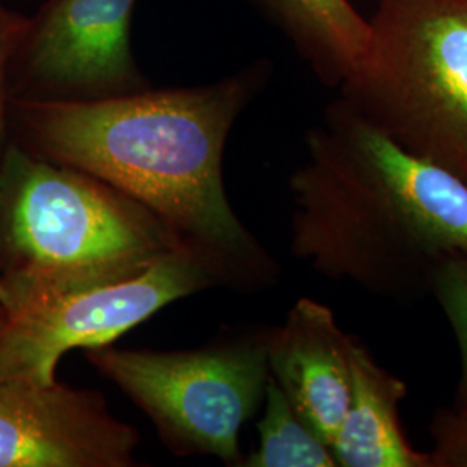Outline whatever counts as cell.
I'll return each instance as SVG.
<instances>
[{
	"mask_svg": "<svg viewBox=\"0 0 467 467\" xmlns=\"http://www.w3.org/2000/svg\"><path fill=\"white\" fill-rule=\"evenodd\" d=\"M267 61L218 82L99 99L11 98L9 130L35 156L82 170L139 201L217 268L264 289L279 265L234 212L222 177L235 119L268 82Z\"/></svg>",
	"mask_w": 467,
	"mask_h": 467,
	"instance_id": "6da1fadb",
	"label": "cell"
},
{
	"mask_svg": "<svg viewBox=\"0 0 467 467\" xmlns=\"http://www.w3.org/2000/svg\"><path fill=\"white\" fill-rule=\"evenodd\" d=\"M289 179L291 251L331 281L414 301L467 256V184L403 150L343 98L310 129Z\"/></svg>",
	"mask_w": 467,
	"mask_h": 467,
	"instance_id": "7a4b0ae2",
	"label": "cell"
},
{
	"mask_svg": "<svg viewBox=\"0 0 467 467\" xmlns=\"http://www.w3.org/2000/svg\"><path fill=\"white\" fill-rule=\"evenodd\" d=\"M189 246L144 204L16 142L0 158V277L40 285L111 281Z\"/></svg>",
	"mask_w": 467,
	"mask_h": 467,
	"instance_id": "3957f363",
	"label": "cell"
},
{
	"mask_svg": "<svg viewBox=\"0 0 467 467\" xmlns=\"http://www.w3.org/2000/svg\"><path fill=\"white\" fill-rule=\"evenodd\" d=\"M341 98L467 184V0H381Z\"/></svg>",
	"mask_w": 467,
	"mask_h": 467,
	"instance_id": "277c9868",
	"label": "cell"
},
{
	"mask_svg": "<svg viewBox=\"0 0 467 467\" xmlns=\"http://www.w3.org/2000/svg\"><path fill=\"white\" fill-rule=\"evenodd\" d=\"M215 284H223L217 268L191 246L130 275L84 285L0 277V383H52L67 351L111 345L170 303Z\"/></svg>",
	"mask_w": 467,
	"mask_h": 467,
	"instance_id": "5b68a950",
	"label": "cell"
},
{
	"mask_svg": "<svg viewBox=\"0 0 467 467\" xmlns=\"http://www.w3.org/2000/svg\"><path fill=\"white\" fill-rule=\"evenodd\" d=\"M152 420L170 451L241 466L239 434L265 399L268 331L200 350H85Z\"/></svg>",
	"mask_w": 467,
	"mask_h": 467,
	"instance_id": "8992f818",
	"label": "cell"
},
{
	"mask_svg": "<svg viewBox=\"0 0 467 467\" xmlns=\"http://www.w3.org/2000/svg\"><path fill=\"white\" fill-rule=\"evenodd\" d=\"M135 2L46 0L11 67V98L99 99L148 88L132 49Z\"/></svg>",
	"mask_w": 467,
	"mask_h": 467,
	"instance_id": "52a82bcc",
	"label": "cell"
},
{
	"mask_svg": "<svg viewBox=\"0 0 467 467\" xmlns=\"http://www.w3.org/2000/svg\"><path fill=\"white\" fill-rule=\"evenodd\" d=\"M139 431L96 389L0 383V467H132Z\"/></svg>",
	"mask_w": 467,
	"mask_h": 467,
	"instance_id": "ba28073f",
	"label": "cell"
},
{
	"mask_svg": "<svg viewBox=\"0 0 467 467\" xmlns=\"http://www.w3.org/2000/svg\"><path fill=\"white\" fill-rule=\"evenodd\" d=\"M351 334L333 310L296 301L283 326L268 331V368L285 397L331 447L350 401Z\"/></svg>",
	"mask_w": 467,
	"mask_h": 467,
	"instance_id": "9c48e42d",
	"label": "cell"
},
{
	"mask_svg": "<svg viewBox=\"0 0 467 467\" xmlns=\"http://www.w3.org/2000/svg\"><path fill=\"white\" fill-rule=\"evenodd\" d=\"M350 401L333 443L341 467H433L431 455L409 443L400 405L409 388L372 351L350 337Z\"/></svg>",
	"mask_w": 467,
	"mask_h": 467,
	"instance_id": "30bf717a",
	"label": "cell"
},
{
	"mask_svg": "<svg viewBox=\"0 0 467 467\" xmlns=\"http://www.w3.org/2000/svg\"><path fill=\"white\" fill-rule=\"evenodd\" d=\"M281 26L318 78L341 87L358 65L368 21L350 0H256Z\"/></svg>",
	"mask_w": 467,
	"mask_h": 467,
	"instance_id": "8fae6325",
	"label": "cell"
},
{
	"mask_svg": "<svg viewBox=\"0 0 467 467\" xmlns=\"http://www.w3.org/2000/svg\"><path fill=\"white\" fill-rule=\"evenodd\" d=\"M244 467H336L333 447L301 418L283 388L268 376L258 447L241 461Z\"/></svg>",
	"mask_w": 467,
	"mask_h": 467,
	"instance_id": "7c38bea8",
	"label": "cell"
},
{
	"mask_svg": "<svg viewBox=\"0 0 467 467\" xmlns=\"http://www.w3.org/2000/svg\"><path fill=\"white\" fill-rule=\"evenodd\" d=\"M430 296L443 310L461 353V379L453 405H467V256H451L438 265Z\"/></svg>",
	"mask_w": 467,
	"mask_h": 467,
	"instance_id": "4fadbf2b",
	"label": "cell"
},
{
	"mask_svg": "<svg viewBox=\"0 0 467 467\" xmlns=\"http://www.w3.org/2000/svg\"><path fill=\"white\" fill-rule=\"evenodd\" d=\"M28 30L30 16L11 11L0 4V158L9 144V75Z\"/></svg>",
	"mask_w": 467,
	"mask_h": 467,
	"instance_id": "5bb4252c",
	"label": "cell"
},
{
	"mask_svg": "<svg viewBox=\"0 0 467 467\" xmlns=\"http://www.w3.org/2000/svg\"><path fill=\"white\" fill-rule=\"evenodd\" d=\"M430 434L433 451H430L433 467H467V405L438 409Z\"/></svg>",
	"mask_w": 467,
	"mask_h": 467,
	"instance_id": "9a60e30c",
	"label": "cell"
}]
</instances>
